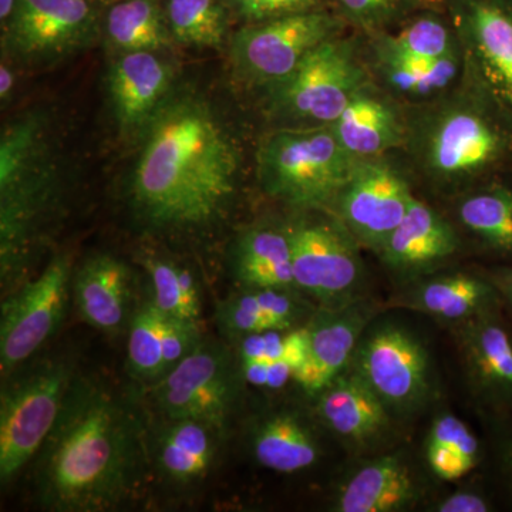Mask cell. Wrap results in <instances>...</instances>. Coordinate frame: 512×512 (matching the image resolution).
I'll use <instances>...</instances> for the list:
<instances>
[{
	"label": "cell",
	"mask_w": 512,
	"mask_h": 512,
	"mask_svg": "<svg viewBox=\"0 0 512 512\" xmlns=\"http://www.w3.org/2000/svg\"><path fill=\"white\" fill-rule=\"evenodd\" d=\"M252 451L261 466L282 474L308 470L320 456L315 434L292 413H276L262 420L252 436Z\"/></svg>",
	"instance_id": "cell-27"
},
{
	"label": "cell",
	"mask_w": 512,
	"mask_h": 512,
	"mask_svg": "<svg viewBox=\"0 0 512 512\" xmlns=\"http://www.w3.org/2000/svg\"><path fill=\"white\" fill-rule=\"evenodd\" d=\"M286 330H265L244 336L239 346L241 362H276L284 356Z\"/></svg>",
	"instance_id": "cell-40"
},
{
	"label": "cell",
	"mask_w": 512,
	"mask_h": 512,
	"mask_svg": "<svg viewBox=\"0 0 512 512\" xmlns=\"http://www.w3.org/2000/svg\"><path fill=\"white\" fill-rule=\"evenodd\" d=\"M412 470L397 456H384L363 464L340 487L339 512H396L416 501Z\"/></svg>",
	"instance_id": "cell-23"
},
{
	"label": "cell",
	"mask_w": 512,
	"mask_h": 512,
	"mask_svg": "<svg viewBox=\"0 0 512 512\" xmlns=\"http://www.w3.org/2000/svg\"><path fill=\"white\" fill-rule=\"evenodd\" d=\"M201 342L200 326L197 322L167 316L163 336L164 375L190 355Z\"/></svg>",
	"instance_id": "cell-39"
},
{
	"label": "cell",
	"mask_w": 512,
	"mask_h": 512,
	"mask_svg": "<svg viewBox=\"0 0 512 512\" xmlns=\"http://www.w3.org/2000/svg\"><path fill=\"white\" fill-rule=\"evenodd\" d=\"M350 367L392 413L416 410L429 394V356L420 340L400 326L365 332Z\"/></svg>",
	"instance_id": "cell-12"
},
{
	"label": "cell",
	"mask_w": 512,
	"mask_h": 512,
	"mask_svg": "<svg viewBox=\"0 0 512 512\" xmlns=\"http://www.w3.org/2000/svg\"><path fill=\"white\" fill-rule=\"evenodd\" d=\"M427 443L444 444L460 454L471 467H476L480 460V443L471 433L467 424L458 420L453 414H443L434 420Z\"/></svg>",
	"instance_id": "cell-38"
},
{
	"label": "cell",
	"mask_w": 512,
	"mask_h": 512,
	"mask_svg": "<svg viewBox=\"0 0 512 512\" xmlns=\"http://www.w3.org/2000/svg\"><path fill=\"white\" fill-rule=\"evenodd\" d=\"M494 285L497 286L498 292L503 293L512 305V269L511 271H504L498 274Z\"/></svg>",
	"instance_id": "cell-44"
},
{
	"label": "cell",
	"mask_w": 512,
	"mask_h": 512,
	"mask_svg": "<svg viewBox=\"0 0 512 512\" xmlns=\"http://www.w3.org/2000/svg\"><path fill=\"white\" fill-rule=\"evenodd\" d=\"M99 30L92 0H19L2 28L3 47L25 62L56 60L89 45Z\"/></svg>",
	"instance_id": "cell-13"
},
{
	"label": "cell",
	"mask_w": 512,
	"mask_h": 512,
	"mask_svg": "<svg viewBox=\"0 0 512 512\" xmlns=\"http://www.w3.org/2000/svg\"><path fill=\"white\" fill-rule=\"evenodd\" d=\"M365 37L367 50L387 55L439 60L461 52L450 16L433 6L416 10L393 29Z\"/></svg>",
	"instance_id": "cell-25"
},
{
	"label": "cell",
	"mask_w": 512,
	"mask_h": 512,
	"mask_svg": "<svg viewBox=\"0 0 512 512\" xmlns=\"http://www.w3.org/2000/svg\"><path fill=\"white\" fill-rule=\"evenodd\" d=\"M175 42L200 47L224 46L231 10L225 0H163Z\"/></svg>",
	"instance_id": "cell-31"
},
{
	"label": "cell",
	"mask_w": 512,
	"mask_h": 512,
	"mask_svg": "<svg viewBox=\"0 0 512 512\" xmlns=\"http://www.w3.org/2000/svg\"><path fill=\"white\" fill-rule=\"evenodd\" d=\"M218 431L204 421L170 420L157 448L164 476L183 484L204 477L217 456Z\"/></svg>",
	"instance_id": "cell-28"
},
{
	"label": "cell",
	"mask_w": 512,
	"mask_h": 512,
	"mask_svg": "<svg viewBox=\"0 0 512 512\" xmlns=\"http://www.w3.org/2000/svg\"><path fill=\"white\" fill-rule=\"evenodd\" d=\"M144 266L153 282L154 305L171 318L200 322V296L190 272L158 256L144 259Z\"/></svg>",
	"instance_id": "cell-32"
},
{
	"label": "cell",
	"mask_w": 512,
	"mask_h": 512,
	"mask_svg": "<svg viewBox=\"0 0 512 512\" xmlns=\"http://www.w3.org/2000/svg\"><path fill=\"white\" fill-rule=\"evenodd\" d=\"M131 194L154 227H207L237 191L239 151L207 101L168 97L147 124Z\"/></svg>",
	"instance_id": "cell-1"
},
{
	"label": "cell",
	"mask_w": 512,
	"mask_h": 512,
	"mask_svg": "<svg viewBox=\"0 0 512 512\" xmlns=\"http://www.w3.org/2000/svg\"><path fill=\"white\" fill-rule=\"evenodd\" d=\"M318 414L326 427L350 447H367L390 427V410L352 367L318 393Z\"/></svg>",
	"instance_id": "cell-19"
},
{
	"label": "cell",
	"mask_w": 512,
	"mask_h": 512,
	"mask_svg": "<svg viewBox=\"0 0 512 512\" xmlns=\"http://www.w3.org/2000/svg\"><path fill=\"white\" fill-rule=\"evenodd\" d=\"M167 315L154 303L138 309L128 333V363L134 375L157 382L164 375L163 336Z\"/></svg>",
	"instance_id": "cell-33"
},
{
	"label": "cell",
	"mask_w": 512,
	"mask_h": 512,
	"mask_svg": "<svg viewBox=\"0 0 512 512\" xmlns=\"http://www.w3.org/2000/svg\"><path fill=\"white\" fill-rule=\"evenodd\" d=\"M306 212L288 227L295 288L323 308L357 301L365 281L359 242L332 211Z\"/></svg>",
	"instance_id": "cell-6"
},
{
	"label": "cell",
	"mask_w": 512,
	"mask_h": 512,
	"mask_svg": "<svg viewBox=\"0 0 512 512\" xmlns=\"http://www.w3.org/2000/svg\"><path fill=\"white\" fill-rule=\"evenodd\" d=\"M460 247L456 229L446 218L414 198L406 217L377 252L384 265L406 276L430 274Z\"/></svg>",
	"instance_id": "cell-17"
},
{
	"label": "cell",
	"mask_w": 512,
	"mask_h": 512,
	"mask_svg": "<svg viewBox=\"0 0 512 512\" xmlns=\"http://www.w3.org/2000/svg\"><path fill=\"white\" fill-rule=\"evenodd\" d=\"M74 382L64 360H47L9 384L0 403V477L8 483L42 450Z\"/></svg>",
	"instance_id": "cell-7"
},
{
	"label": "cell",
	"mask_w": 512,
	"mask_h": 512,
	"mask_svg": "<svg viewBox=\"0 0 512 512\" xmlns=\"http://www.w3.org/2000/svg\"><path fill=\"white\" fill-rule=\"evenodd\" d=\"M464 76L512 121V0H448Z\"/></svg>",
	"instance_id": "cell-9"
},
{
	"label": "cell",
	"mask_w": 512,
	"mask_h": 512,
	"mask_svg": "<svg viewBox=\"0 0 512 512\" xmlns=\"http://www.w3.org/2000/svg\"><path fill=\"white\" fill-rule=\"evenodd\" d=\"M74 293L84 320L100 330H114L127 318L131 274L120 259L107 254L87 259L74 278Z\"/></svg>",
	"instance_id": "cell-24"
},
{
	"label": "cell",
	"mask_w": 512,
	"mask_h": 512,
	"mask_svg": "<svg viewBox=\"0 0 512 512\" xmlns=\"http://www.w3.org/2000/svg\"><path fill=\"white\" fill-rule=\"evenodd\" d=\"M372 80L363 43L345 35L333 37L268 89L269 110L279 128L330 126Z\"/></svg>",
	"instance_id": "cell-5"
},
{
	"label": "cell",
	"mask_w": 512,
	"mask_h": 512,
	"mask_svg": "<svg viewBox=\"0 0 512 512\" xmlns=\"http://www.w3.org/2000/svg\"><path fill=\"white\" fill-rule=\"evenodd\" d=\"M234 268L247 288H295L288 227L244 232L235 247Z\"/></svg>",
	"instance_id": "cell-26"
},
{
	"label": "cell",
	"mask_w": 512,
	"mask_h": 512,
	"mask_svg": "<svg viewBox=\"0 0 512 512\" xmlns=\"http://www.w3.org/2000/svg\"><path fill=\"white\" fill-rule=\"evenodd\" d=\"M346 20L329 9L242 26L231 39V60L242 79L271 89L309 53L345 35Z\"/></svg>",
	"instance_id": "cell-8"
},
{
	"label": "cell",
	"mask_w": 512,
	"mask_h": 512,
	"mask_svg": "<svg viewBox=\"0 0 512 512\" xmlns=\"http://www.w3.org/2000/svg\"><path fill=\"white\" fill-rule=\"evenodd\" d=\"M457 215L461 224L488 247L512 254L511 190L494 185L464 192Z\"/></svg>",
	"instance_id": "cell-30"
},
{
	"label": "cell",
	"mask_w": 512,
	"mask_h": 512,
	"mask_svg": "<svg viewBox=\"0 0 512 512\" xmlns=\"http://www.w3.org/2000/svg\"><path fill=\"white\" fill-rule=\"evenodd\" d=\"M330 127L357 160L386 156L390 151L403 150L406 144V107L373 79Z\"/></svg>",
	"instance_id": "cell-16"
},
{
	"label": "cell",
	"mask_w": 512,
	"mask_h": 512,
	"mask_svg": "<svg viewBox=\"0 0 512 512\" xmlns=\"http://www.w3.org/2000/svg\"><path fill=\"white\" fill-rule=\"evenodd\" d=\"M458 339L474 389L497 409L512 406V332L491 311L461 323Z\"/></svg>",
	"instance_id": "cell-18"
},
{
	"label": "cell",
	"mask_w": 512,
	"mask_h": 512,
	"mask_svg": "<svg viewBox=\"0 0 512 512\" xmlns=\"http://www.w3.org/2000/svg\"><path fill=\"white\" fill-rule=\"evenodd\" d=\"M218 320L225 332L241 338L275 329L271 320L262 312L252 288L222 302L218 309Z\"/></svg>",
	"instance_id": "cell-36"
},
{
	"label": "cell",
	"mask_w": 512,
	"mask_h": 512,
	"mask_svg": "<svg viewBox=\"0 0 512 512\" xmlns=\"http://www.w3.org/2000/svg\"><path fill=\"white\" fill-rule=\"evenodd\" d=\"M18 3L19 0H0V23H2V28H5L9 20L12 19Z\"/></svg>",
	"instance_id": "cell-45"
},
{
	"label": "cell",
	"mask_w": 512,
	"mask_h": 512,
	"mask_svg": "<svg viewBox=\"0 0 512 512\" xmlns=\"http://www.w3.org/2000/svg\"><path fill=\"white\" fill-rule=\"evenodd\" d=\"M375 312V306L362 298L338 308L320 306L308 323L311 352L293 380L305 392H322L350 366Z\"/></svg>",
	"instance_id": "cell-15"
},
{
	"label": "cell",
	"mask_w": 512,
	"mask_h": 512,
	"mask_svg": "<svg viewBox=\"0 0 512 512\" xmlns=\"http://www.w3.org/2000/svg\"><path fill=\"white\" fill-rule=\"evenodd\" d=\"M497 302V286L463 272L424 279L399 299L404 308L457 325L495 311Z\"/></svg>",
	"instance_id": "cell-22"
},
{
	"label": "cell",
	"mask_w": 512,
	"mask_h": 512,
	"mask_svg": "<svg viewBox=\"0 0 512 512\" xmlns=\"http://www.w3.org/2000/svg\"><path fill=\"white\" fill-rule=\"evenodd\" d=\"M507 471H508V477H510V481H511V485H512V446L510 447V451H508Z\"/></svg>",
	"instance_id": "cell-46"
},
{
	"label": "cell",
	"mask_w": 512,
	"mask_h": 512,
	"mask_svg": "<svg viewBox=\"0 0 512 512\" xmlns=\"http://www.w3.org/2000/svg\"><path fill=\"white\" fill-rule=\"evenodd\" d=\"M350 28L363 36L375 35L393 29L421 8L430 5L427 0H330Z\"/></svg>",
	"instance_id": "cell-35"
},
{
	"label": "cell",
	"mask_w": 512,
	"mask_h": 512,
	"mask_svg": "<svg viewBox=\"0 0 512 512\" xmlns=\"http://www.w3.org/2000/svg\"><path fill=\"white\" fill-rule=\"evenodd\" d=\"M104 32L121 52H158L174 42L163 0H116L104 13Z\"/></svg>",
	"instance_id": "cell-29"
},
{
	"label": "cell",
	"mask_w": 512,
	"mask_h": 512,
	"mask_svg": "<svg viewBox=\"0 0 512 512\" xmlns=\"http://www.w3.org/2000/svg\"><path fill=\"white\" fill-rule=\"evenodd\" d=\"M357 158L332 127L278 128L256 156L266 194L298 210H330Z\"/></svg>",
	"instance_id": "cell-4"
},
{
	"label": "cell",
	"mask_w": 512,
	"mask_h": 512,
	"mask_svg": "<svg viewBox=\"0 0 512 512\" xmlns=\"http://www.w3.org/2000/svg\"><path fill=\"white\" fill-rule=\"evenodd\" d=\"M235 396L231 357L218 343L201 342L157 380L153 399L167 420H198L221 430Z\"/></svg>",
	"instance_id": "cell-11"
},
{
	"label": "cell",
	"mask_w": 512,
	"mask_h": 512,
	"mask_svg": "<svg viewBox=\"0 0 512 512\" xmlns=\"http://www.w3.org/2000/svg\"><path fill=\"white\" fill-rule=\"evenodd\" d=\"M404 107L402 151L437 190H474L512 150V121L466 76L443 96Z\"/></svg>",
	"instance_id": "cell-3"
},
{
	"label": "cell",
	"mask_w": 512,
	"mask_h": 512,
	"mask_svg": "<svg viewBox=\"0 0 512 512\" xmlns=\"http://www.w3.org/2000/svg\"><path fill=\"white\" fill-rule=\"evenodd\" d=\"M13 86H15V77H13L12 70L3 62L0 66V99L3 103L12 96Z\"/></svg>",
	"instance_id": "cell-43"
},
{
	"label": "cell",
	"mask_w": 512,
	"mask_h": 512,
	"mask_svg": "<svg viewBox=\"0 0 512 512\" xmlns=\"http://www.w3.org/2000/svg\"><path fill=\"white\" fill-rule=\"evenodd\" d=\"M225 3L245 25L329 9L332 5L330 0H225Z\"/></svg>",
	"instance_id": "cell-37"
},
{
	"label": "cell",
	"mask_w": 512,
	"mask_h": 512,
	"mask_svg": "<svg viewBox=\"0 0 512 512\" xmlns=\"http://www.w3.org/2000/svg\"><path fill=\"white\" fill-rule=\"evenodd\" d=\"M427 2H429L430 5H439V3H444V5H446L448 0H427Z\"/></svg>",
	"instance_id": "cell-47"
},
{
	"label": "cell",
	"mask_w": 512,
	"mask_h": 512,
	"mask_svg": "<svg viewBox=\"0 0 512 512\" xmlns=\"http://www.w3.org/2000/svg\"><path fill=\"white\" fill-rule=\"evenodd\" d=\"M414 198L409 178L389 158H360L330 211L345 224L360 247L377 254L406 217Z\"/></svg>",
	"instance_id": "cell-10"
},
{
	"label": "cell",
	"mask_w": 512,
	"mask_h": 512,
	"mask_svg": "<svg viewBox=\"0 0 512 512\" xmlns=\"http://www.w3.org/2000/svg\"><path fill=\"white\" fill-rule=\"evenodd\" d=\"M43 160L45 144L40 117H26L9 126L0 141V187Z\"/></svg>",
	"instance_id": "cell-34"
},
{
	"label": "cell",
	"mask_w": 512,
	"mask_h": 512,
	"mask_svg": "<svg viewBox=\"0 0 512 512\" xmlns=\"http://www.w3.org/2000/svg\"><path fill=\"white\" fill-rule=\"evenodd\" d=\"M70 261L57 256L36 279L22 286L2 305L0 363L9 373L26 362L63 318L69 299Z\"/></svg>",
	"instance_id": "cell-14"
},
{
	"label": "cell",
	"mask_w": 512,
	"mask_h": 512,
	"mask_svg": "<svg viewBox=\"0 0 512 512\" xmlns=\"http://www.w3.org/2000/svg\"><path fill=\"white\" fill-rule=\"evenodd\" d=\"M171 83L173 70L157 52H123L109 73L110 100L121 126H147L168 99Z\"/></svg>",
	"instance_id": "cell-20"
},
{
	"label": "cell",
	"mask_w": 512,
	"mask_h": 512,
	"mask_svg": "<svg viewBox=\"0 0 512 512\" xmlns=\"http://www.w3.org/2000/svg\"><path fill=\"white\" fill-rule=\"evenodd\" d=\"M491 510V505L483 495L474 493V491H458L444 498L436 511L440 512H487Z\"/></svg>",
	"instance_id": "cell-42"
},
{
	"label": "cell",
	"mask_w": 512,
	"mask_h": 512,
	"mask_svg": "<svg viewBox=\"0 0 512 512\" xmlns=\"http://www.w3.org/2000/svg\"><path fill=\"white\" fill-rule=\"evenodd\" d=\"M42 450L37 487L53 511L117 507L136 487L143 464L136 417L92 382H73Z\"/></svg>",
	"instance_id": "cell-2"
},
{
	"label": "cell",
	"mask_w": 512,
	"mask_h": 512,
	"mask_svg": "<svg viewBox=\"0 0 512 512\" xmlns=\"http://www.w3.org/2000/svg\"><path fill=\"white\" fill-rule=\"evenodd\" d=\"M426 454L430 470L441 480H458L473 470L460 454L444 444L427 443Z\"/></svg>",
	"instance_id": "cell-41"
},
{
	"label": "cell",
	"mask_w": 512,
	"mask_h": 512,
	"mask_svg": "<svg viewBox=\"0 0 512 512\" xmlns=\"http://www.w3.org/2000/svg\"><path fill=\"white\" fill-rule=\"evenodd\" d=\"M365 56L375 82L403 106H419L437 99L456 87L464 76L461 52L439 60H424L372 52L365 47Z\"/></svg>",
	"instance_id": "cell-21"
}]
</instances>
